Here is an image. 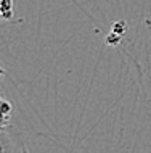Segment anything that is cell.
I'll use <instances>...</instances> for the list:
<instances>
[{"label": "cell", "mask_w": 151, "mask_h": 153, "mask_svg": "<svg viewBox=\"0 0 151 153\" xmlns=\"http://www.w3.org/2000/svg\"><path fill=\"white\" fill-rule=\"evenodd\" d=\"M0 11H2L3 19H11L15 15V7H13V0H0Z\"/></svg>", "instance_id": "6da1fadb"}]
</instances>
